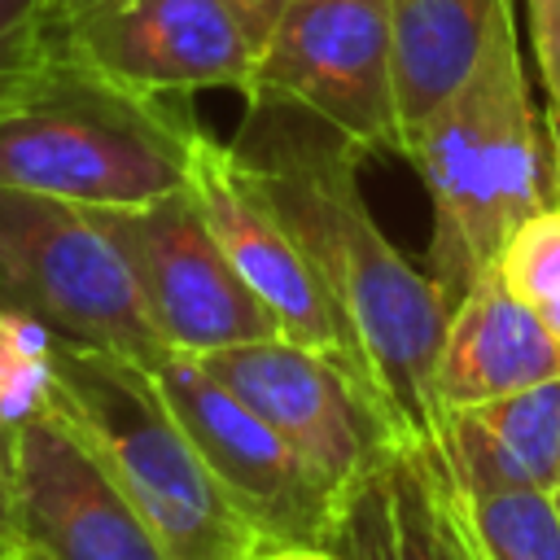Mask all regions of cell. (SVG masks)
Wrapping results in <instances>:
<instances>
[{
	"label": "cell",
	"instance_id": "obj_3",
	"mask_svg": "<svg viewBox=\"0 0 560 560\" xmlns=\"http://www.w3.org/2000/svg\"><path fill=\"white\" fill-rule=\"evenodd\" d=\"M542 131L512 22L499 26L472 79L407 131L402 158L420 171L433 206L424 271L446 306H455L494 267L508 236L551 201Z\"/></svg>",
	"mask_w": 560,
	"mask_h": 560
},
{
	"label": "cell",
	"instance_id": "obj_6",
	"mask_svg": "<svg viewBox=\"0 0 560 560\" xmlns=\"http://www.w3.org/2000/svg\"><path fill=\"white\" fill-rule=\"evenodd\" d=\"M241 96L249 109L315 118L363 153L402 158L389 0H289Z\"/></svg>",
	"mask_w": 560,
	"mask_h": 560
},
{
	"label": "cell",
	"instance_id": "obj_21",
	"mask_svg": "<svg viewBox=\"0 0 560 560\" xmlns=\"http://www.w3.org/2000/svg\"><path fill=\"white\" fill-rule=\"evenodd\" d=\"M249 560H346L332 542H258Z\"/></svg>",
	"mask_w": 560,
	"mask_h": 560
},
{
	"label": "cell",
	"instance_id": "obj_5",
	"mask_svg": "<svg viewBox=\"0 0 560 560\" xmlns=\"http://www.w3.org/2000/svg\"><path fill=\"white\" fill-rule=\"evenodd\" d=\"M0 306L52 337L158 368L171 350L153 332L131 267L88 206L0 184Z\"/></svg>",
	"mask_w": 560,
	"mask_h": 560
},
{
	"label": "cell",
	"instance_id": "obj_12",
	"mask_svg": "<svg viewBox=\"0 0 560 560\" xmlns=\"http://www.w3.org/2000/svg\"><path fill=\"white\" fill-rule=\"evenodd\" d=\"M188 192H192L197 210L206 214L219 249L236 267V276L280 319V332L289 341L328 350L359 372L350 337H346L315 267L306 262L302 245L276 214L271 197L254 179L241 149L223 144L206 127H197L192 158H188Z\"/></svg>",
	"mask_w": 560,
	"mask_h": 560
},
{
	"label": "cell",
	"instance_id": "obj_10",
	"mask_svg": "<svg viewBox=\"0 0 560 560\" xmlns=\"http://www.w3.org/2000/svg\"><path fill=\"white\" fill-rule=\"evenodd\" d=\"M153 381L258 542L337 538L341 503L245 398H236L192 354H166L153 368Z\"/></svg>",
	"mask_w": 560,
	"mask_h": 560
},
{
	"label": "cell",
	"instance_id": "obj_9",
	"mask_svg": "<svg viewBox=\"0 0 560 560\" xmlns=\"http://www.w3.org/2000/svg\"><path fill=\"white\" fill-rule=\"evenodd\" d=\"M13 551L35 560H171L79 424L44 394L9 451Z\"/></svg>",
	"mask_w": 560,
	"mask_h": 560
},
{
	"label": "cell",
	"instance_id": "obj_25",
	"mask_svg": "<svg viewBox=\"0 0 560 560\" xmlns=\"http://www.w3.org/2000/svg\"><path fill=\"white\" fill-rule=\"evenodd\" d=\"M9 560H35V556H22V551H13V556H9Z\"/></svg>",
	"mask_w": 560,
	"mask_h": 560
},
{
	"label": "cell",
	"instance_id": "obj_17",
	"mask_svg": "<svg viewBox=\"0 0 560 560\" xmlns=\"http://www.w3.org/2000/svg\"><path fill=\"white\" fill-rule=\"evenodd\" d=\"M481 560H560V499L542 486L459 494Z\"/></svg>",
	"mask_w": 560,
	"mask_h": 560
},
{
	"label": "cell",
	"instance_id": "obj_16",
	"mask_svg": "<svg viewBox=\"0 0 560 560\" xmlns=\"http://www.w3.org/2000/svg\"><path fill=\"white\" fill-rule=\"evenodd\" d=\"M503 22L512 0H389L402 140L472 79Z\"/></svg>",
	"mask_w": 560,
	"mask_h": 560
},
{
	"label": "cell",
	"instance_id": "obj_11",
	"mask_svg": "<svg viewBox=\"0 0 560 560\" xmlns=\"http://www.w3.org/2000/svg\"><path fill=\"white\" fill-rule=\"evenodd\" d=\"M61 44L101 74L153 92H245L262 52L258 22L236 0H105L61 31Z\"/></svg>",
	"mask_w": 560,
	"mask_h": 560
},
{
	"label": "cell",
	"instance_id": "obj_26",
	"mask_svg": "<svg viewBox=\"0 0 560 560\" xmlns=\"http://www.w3.org/2000/svg\"><path fill=\"white\" fill-rule=\"evenodd\" d=\"M556 494H560V481H556Z\"/></svg>",
	"mask_w": 560,
	"mask_h": 560
},
{
	"label": "cell",
	"instance_id": "obj_8",
	"mask_svg": "<svg viewBox=\"0 0 560 560\" xmlns=\"http://www.w3.org/2000/svg\"><path fill=\"white\" fill-rule=\"evenodd\" d=\"M92 210V206H88ZM140 289L144 315L171 354H210L284 337L267 302L236 276L192 192L179 188L131 210H92Z\"/></svg>",
	"mask_w": 560,
	"mask_h": 560
},
{
	"label": "cell",
	"instance_id": "obj_19",
	"mask_svg": "<svg viewBox=\"0 0 560 560\" xmlns=\"http://www.w3.org/2000/svg\"><path fill=\"white\" fill-rule=\"evenodd\" d=\"M61 31L48 22L44 0H0V105L57 52Z\"/></svg>",
	"mask_w": 560,
	"mask_h": 560
},
{
	"label": "cell",
	"instance_id": "obj_13",
	"mask_svg": "<svg viewBox=\"0 0 560 560\" xmlns=\"http://www.w3.org/2000/svg\"><path fill=\"white\" fill-rule=\"evenodd\" d=\"M332 547L346 560H481L433 442H402L354 490Z\"/></svg>",
	"mask_w": 560,
	"mask_h": 560
},
{
	"label": "cell",
	"instance_id": "obj_18",
	"mask_svg": "<svg viewBox=\"0 0 560 560\" xmlns=\"http://www.w3.org/2000/svg\"><path fill=\"white\" fill-rule=\"evenodd\" d=\"M494 271L538 315L560 306V201H547L508 236Z\"/></svg>",
	"mask_w": 560,
	"mask_h": 560
},
{
	"label": "cell",
	"instance_id": "obj_1",
	"mask_svg": "<svg viewBox=\"0 0 560 560\" xmlns=\"http://www.w3.org/2000/svg\"><path fill=\"white\" fill-rule=\"evenodd\" d=\"M236 149L315 267L350 337L359 376L402 442H433L442 420L433 368L451 306L433 276L402 258L372 219L359 188L368 153L315 118L302 131L267 127L258 136V127H245V144Z\"/></svg>",
	"mask_w": 560,
	"mask_h": 560
},
{
	"label": "cell",
	"instance_id": "obj_15",
	"mask_svg": "<svg viewBox=\"0 0 560 560\" xmlns=\"http://www.w3.org/2000/svg\"><path fill=\"white\" fill-rule=\"evenodd\" d=\"M433 446L459 494H490L516 486L556 490L560 481V376L472 402L446 407Z\"/></svg>",
	"mask_w": 560,
	"mask_h": 560
},
{
	"label": "cell",
	"instance_id": "obj_23",
	"mask_svg": "<svg viewBox=\"0 0 560 560\" xmlns=\"http://www.w3.org/2000/svg\"><path fill=\"white\" fill-rule=\"evenodd\" d=\"M542 127H547V144H551V201H560V105L542 109Z\"/></svg>",
	"mask_w": 560,
	"mask_h": 560
},
{
	"label": "cell",
	"instance_id": "obj_22",
	"mask_svg": "<svg viewBox=\"0 0 560 560\" xmlns=\"http://www.w3.org/2000/svg\"><path fill=\"white\" fill-rule=\"evenodd\" d=\"M96 4H105V0H44V13H48V22H52L57 31H66L70 22H79V18L92 13Z\"/></svg>",
	"mask_w": 560,
	"mask_h": 560
},
{
	"label": "cell",
	"instance_id": "obj_2",
	"mask_svg": "<svg viewBox=\"0 0 560 560\" xmlns=\"http://www.w3.org/2000/svg\"><path fill=\"white\" fill-rule=\"evenodd\" d=\"M197 118L184 96L127 88L66 44L0 105V184L92 210L188 188Z\"/></svg>",
	"mask_w": 560,
	"mask_h": 560
},
{
	"label": "cell",
	"instance_id": "obj_14",
	"mask_svg": "<svg viewBox=\"0 0 560 560\" xmlns=\"http://www.w3.org/2000/svg\"><path fill=\"white\" fill-rule=\"evenodd\" d=\"M560 376V341L490 267L446 315L433 389L442 411L490 402Z\"/></svg>",
	"mask_w": 560,
	"mask_h": 560
},
{
	"label": "cell",
	"instance_id": "obj_7",
	"mask_svg": "<svg viewBox=\"0 0 560 560\" xmlns=\"http://www.w3.org/2000/svg\"><path fill=\"white\" fill-rule=\"evenodd\" d=\"M197 363L293 446V455L328 486L341 512L354 490L402 446V433L372 385L328 350L289 337H262L197 354Z\"/></svg>",
	"mask_w": 560,
	"mask_h": 560
},
{
	"label": "cell",
	"instance_id": "obj_4",
	"mask_svg": "<svg viewBox=\"0 0 560 560\" xmlns=\"http://www.w3.org/2000/svg\"><path fill=\"white\" fill-rule=\"evenodd\" d=\"M96 446L171 560H249L258 534L219 490L149 368L52 337L44 389Z\"/></svg>",
	"mask_w": 560,
	"mask_h": 560
},
{
	"label": "cell",
	"instance_id": "obj_20",
	"mask_svg": "<svg viewBox=\"0 0 560 560\" xmlns=\"http://www.w3.org/2000/svg\"><path fill=\"white\" fill-rule=\"evenodd\" d=\"M534 57L547 83V105H560V0H525Z\"/></svg>",
	"mask_w": 560,
	"mask_h": 560
},
{
	"label": "cell",
	"instance_id": "obj_27",
	"mask_svg": "<svg viewBox=\"0 0 560 560\" xmlns=\"http://www.w3.org/2000/svg\"><path fill=\"white\" fill-rule=\"evenodd\" d=\"M556 499H560V494H556Z\"/></svg>",
	"mask_w": 560,
	"mask_h": 560
},
{
	"label": "cell",
	"instance_id": "obj_24",
	"mask_svg": "<svg viewBox=\"0 0 560 560\" xmlns=\"http://www.w3.org/2000/svg\"><path fill=\"white\" fill-rule=\"evenodd\" d=\"M254 22H258V31H262V39H267V31H271V22L280 18V9L289 4V0H236Z\"/></svg>",
	"mask_w": 560,
	"mask_h": 560
}]
</instances>
